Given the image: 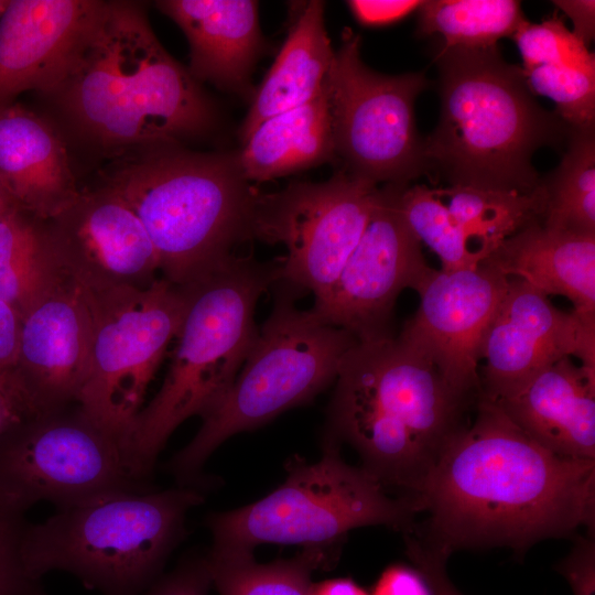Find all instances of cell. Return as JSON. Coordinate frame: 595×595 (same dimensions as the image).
<instances>
[{
    "instance_id": "obj_1",
    "label": "cell",
    "mask_w": 595,
    "mask_h": 595,
    "mask_svg": "<svg viewBox=\"0 0 595 595\" xmlns=\"http://www.w3.org/2000/svg\"><path fill=\"white\" fill-rule=\"evenodd\" d=\"M474 408L424 482L416 501L428 521L415 533L451 554L594 530L595 459L547 450L485 398Z\"/></svg>"
},
{
    "instance_id": "obj_2",
    "label": "cell",
    "mask_w": 595,
    "mask_h": 595,
    "mask_svg": "<svg viewBox=\"0 0 595 595\" xmlns=\"http://www.w3.org/2000/svg\"><path fill=\"white\" fill-rule=\"evenodd\" d=\"M45 97L60 130L110 160L205 137L218 121L214 101L134 1H107L71 72Z\"/></svg>"
},
{
    "instance_id": "obj_3",
    "label": "cell",
    "mask_w": 595,
    "mask_h": 595,
    "mask_svg": "<svg viewBox=\"0 0 595 595\" xmlns=\"http://www.w3.org/2000/svg\"><path fill=\"white\" fill-rule=\"evenodd\" d=\"M472 404L398 337L358 342L336 378L328 435L348 442L386 488L416 501Z\"/></svg>"
},
{
    "instance_id": "obj_4",
    "label": "cell",
    "mask_w": 595,
    "mask_h": 595,
    "mask_svg": "<svg viewBox=\"0 0 595 595\" xmlns=\"http://www.w3.org/2000/svg\"><path fill=\"white\" fill-rule=\"evenodd\" d=\"M101 185L119 195L147 230L160 271L190 286L224 267L255 237L260 197L238 152L161 144L111 160Z\"/></svg>"
},
{
    "instance_id": "obj_5",
    "label": "cell",
    "mask_w": 595,
    "mask_h": 595,
    "mask_svg": "<svg viewBox=\"0 0 595 595\" xmlns=\"http://www.w3.org/2000/svg\"><path fill=\"white\" fill-rule=\"evenodd\" d=\"M435 61L441 116L424 139L429 172L450 185L539 191L542 177L532 156L569 137L571 127L534 100L521 67L507 63L497 45L440 46Z\"/></svg>"
},
{
    "instance_id": "obj_6",
    "label": "cell",
    "mask_w": 595,
    "mask_h": 595,
    "mask_svg": "<svg viewBox=\"0 0 595 595\" xmlns=\"http://www.w3.org/2000/svg\"><path fill=\"white\" fill-rule=\"evenodd\" d=\"M280 261L232 257L207 278L186 286L187 307L165 379L138 414L125 445L131 465L147 479L175 429L202 418L224 399L258 335L255 309L279 281Z\"/></svg>"
},
{
    "instance_id": "obj_7",
    "label": "cell",
    "mask_w": 595,
    "mask_h": 595,
    "mask_svg": "<svg viewBox=\"0 0 595 595\" xmlns=\"http://www.w3.org/2000/svg\"><path fill=\"white\" fill-rule=\"evenodd\" d=\"M202 494L181 485L126 493L57 511L26 524L23 560L36 578L74 575L99 595H142L160 576Z\"/></svg>"
},
{
    "instance_id": "obj_8",
    "label": "cell",
    "mask_w": 595,
    "mask_h": 595,
    "mask_svg": "<svg viewBox=\"0 0 595 595\" xmlns=\"http://www.w3.org/2000/svg\"><path fill=\"white\" fill-rule=\"evenodd\" d=\"M273 286V309L234 383L171 461L170 468L181 482L196 477L210 454L234 434L311 401L336 380L346 354L358 343L311 309H299L298 289L283 281Z\"/></svg>"
},
{
    "instance_id": "obj_9",
    "label": "cell",
    "mask_w": 595,
    "mask_h": 595,
    "mask_svg": "<svg viewBox=\"0 0 595 595\" xmlns=\"http://www.w3.org/2000/svg\"><path fill=\"white\" fill-rule=\"evenodd\" d=\"M419 511L393 497L367 469L347 464L328 435L315 463L295 459L285 480L262 499L208 520L214 550L248 551L262 543L295 544L328 553L348 531L387 526L408 531Z\"/></svg>"
},
{
    "instance_id": "obj_10",
    "label": "cell",
    "mask_w": 595,
    "mask_h": 595,
    "mask_svg": "<svg viewBox=\"0 0 595 595\" xmlns=\"http://www.w3.org/2000/svg\"><path fill=\"white\" fill-rule=\"evenodd\" d=\"M80 288L90 312V342L75 403L125 443L181 327L188 290L164 278L144 286Z\"/></svg>"
},
{
    "instance_id": "obj_11",
    "label": "cell",
    "mask_w": 595,
    "mask_h": 595,
    "mask_svg": "<svg viewBox=\"0 0 595 595\" xmlns=\"http://www.w3.org/2000/svg\"><path fill=\"white\" fill-rule=\"evenodd\" d=\"M144 484L123 441L77 404L39 414L0 437V508L11 512L24 515L41 501L63 509L142 493Z\"/></svg>"
},
{
    "instance_id": "obj_12",
    "label": "cell",
    "mask_w": 595,
    "mask_h": 595,
    "mask_svg": "<svg viewBox=\"0 0 595 595\" xmlns=\"http://www.w3.org/2000/svg\"><path fill=\"white\" fill-rule=\"evenodd\" d=\"M360 36L345 29L325 80L335 156L346 173L378 185L409 184L429 172L414 101L429 86L424 73L398 76L370 69Z\"/></svg>"
},
{
    "instance_id": "obj_13",
    "label": "cell",
    "mask_w": 595,
    "mask_h": 595,
    "mask_svg": "<svg viewBox=\"0 0 595 595\" xmlns=\"http://www.w3.org/2000/svg\"><path fill=\"white\" fill-rule=\"evenodd\" d=\"M378 185L345 171L260 197L255 237L286 249L279 281L324 296L357 246Z\"/></svg>"
},
{
    "instance_id": "obj_14",
    "label": "cell",
    "mask_w": 595,
    "mask_h": 595,
    "mask_svg": "<svg viewBox=\"0 0 595 595\" xmlns=\"http://www.w3.org/2000/svg\"><path fill=\"white\" fill-rule=\"evenodd\" d=\"M400 185L378 188L357 246L334 284L311 309L359 343L394 337L392 320L399 294L407 288L418 291L435 271L403 218Z\"/></svg>"
},
{
    "instance_id": "obj_15",
    "label": "cell",
    "mask_w": 595,
    "mask_h": 595,
    "mask_svg": "<svg viewBox=\"0 0 595 595\" xmlns=\"http://www.w3.org/2000/svg\"><path fill=\"white\" fill-rule=\"evenodd\" d=\"M509 279L494 268L435 270L416 291L420 304L404 324L400 340L431 361L459 396L482 394V346L507 291Z\"/></svg>"
},
{
    "instance_id": "obj_16",
    "label": "cell",
    "mask_w": 595,
    "mask_h": 595,
    "mask_svg": "<svg viewBox=\"0 0 595 595\" xmlns=\"http://www.w3.org/2000/svg\"><path fill=\"white\" fill-rule=\"evenodd\" d=\"M564 357L595 372V314L556 309L519 279L507 291L482 346V398L497 401Z\"/></svg>"
},
{
    "instance_id": "obj_17",
    "label": "cell",
    "mask_w": 595,
    "mask_h": 595,
    "mask_svg": "<svg viewBox=\"0 0 595 595\" xmlns=\"http://www.w3.org/2000/svg\"><path fill=\"white\" fill-rule=\"evenodd\" d=\"M66 273L80 286H144L160 270L156 250L142 223L113 191H80L47 220Z\"/></svg>"
},
{
    "instance_id": "obj_18",
    "label": "cell",
    "mask_w": 595,
    "mask_h": 595,
    "mask_svg": "<svg viewBox=\"0 0 595 595\" xmlns=\"http://www.w3.org/2000/svg\"><path fill=\"white\" fill-rule=\"evenodd\" d=\"M100 0H12L0 17V108L50 94L68 75L106 9Z\"/></svg>"
},
{
    "instance_id": "obj_19",
    "label": "cell",
    "mask_w": 595,
    "mask_h": 595,
    "mask_svg": "<svg viewBox=\"0 0 595 595\" xmlns=\"http://www.w3.org/2000/svg\"><path fill=\"white\" fill-rule=\"evenodd\" d=\"M90 312L71 277L22 317L14 371L42 412L75 403L88 359Z\"/></svg>"
},
{
    "instance_id": "obj_20",
    "label": "cell",
    "mask_w": 595,
    "mask_h": 595,
    "mask_svg": "<svg viewBox=\"0 0 595 595\" xmlns=\"http://www.w3.org/2000/svg\"><path fill=\"white\" fill-rule=\"evenodd\" d=\"M190 44L191 75L198 82L252 97L250 76L264 50L258 2L252 0H161Z\"/></svg>"
},
{
    "instance_id": "obj_21",
    "label": "cell",
    "mask_w": 595,
    "mask_h": 595,
    "mask_svg": "<svg viewBox=\"0 0 595 595\" xmlns=\"http://www.w3.org/2000/svg\"><path fill=\"white\" fill-rule=\"evenodd\" d=\"M0 183L21 210L44 221L80 192L62 131L18 104L0 108Z\"/></svg>"
},
{
    "instance_id": "obj_22",
    "label": "cell",
    "mask_w": 595,
    "mask_h": 595,
    "mask_svg": "<svg viewBox=\"0 0 595 595\" xmlns=\"http://www.w3.org/2000/svg\"><path fill=\"white\" fill-rule=\"evenodd\" d=\"M530 439L567 457L595 459V372L564 357L493 401Z\"/></svg>"
},
{
    "instance_id": "obj_23",
    "label": "cell",
    "mask_w": 595,
    "mask_h": 595,
    "mask_svg": "<svg viewBox=\"0 0 595 595\" xmlns=\"http://www.w3.org/2000/svg\"><path fill=\"white\" fill-rule=\"evenodd\" d=\"M482 262L545 295L569 299L575 312L595 314V235L554 230L536 221Z\"/></svg>"
},
{
    "instance_id": "obj_24",
    "label": "cell",
    "mask_w": 595,
    "mask_h": 595,
    "mask_svg": "<svg viewBox=\"0 0 595 595\" xmlns=\"http://www.w3.org/2000/svg\"><path fill=\"white\" fill-rule=\"evenodd\" d=\"M530 93L551 99L571 128L595 126V57L555 12L526 21L512 35Z\"/></svg>"
},
{
    "instance_id": "obj_25",
    "label": "cell",
    "mask_w": 595,
    "mask_h": 595,
    "mask_svg": "<svg viewBox=\"0 0 595 595\" xmlns=\"http://www.w3.org/2000/svg\"><path fill=\"white\" fill-rule=\"evenodd\" d=\"M325 3L295 2L284 42L264 78L253 90L239 128L244 142L264 120L315 98L324 89L335 51L325 28Z\"/></svg>"
},
{
    "instance_id": "obj_26",
    "label": "cell",
    "mask_w": 595,
    "mask_h": 595,
    "mask_svg": "<svg viewBox=\"0 0 595 595\" xmlns=\"http://www.w3.org/2000/svg\"><path fill=\"white\" fill-rule=\"evenodd\" d=\"M237 152L249 182H264L335 161L325 87L312 100L261 122Z\"/></svg>"
},
{
    "instance_id": "obj_27",
    "label": "cell",
    "mask_w": 595,
    "mask_h": 595,
    "mask_svg": "<svg viewBox=\"0 0 595 595\" xmlns=\"http://www.w3.org/2000/svg\"><path fill=\"white\" fill-rule=\"evenodd\" d=\"M67 277L46 221L21 209L0 217V298L21 317Z\"/></svg>"
},
{
    "instance_id": "obj_28",
    "label": "cell",
    "mask_w": 595,
    "mask_h": 595,
    "mask_svg": "<svg viewBox=\"0 0 595 595\" xmlns=\"http://www.w3.org/2000/svg\"><path fill=\"white\" fill-rule=\"evenodd\" d=\"M436 191L480 261L543 215L542 187L530 194L464 185Z\"/></svg>"
},
{
    "instance_id": "obj_29",
    "label": "cell",
    "mask_w": 595,
    "mask_h": 595,
    "mask_svg": "<svg viewBox=\"0 0 595 595\" xmlns=\"http://www.w3.org/2000/svg\"><path fill=\"white\" fill-rule=\"evenodd\" d=\"M544 227L595 235L594 126L570 128L566 151L555 170L541 180Z\"/></svg>"
},
{
    "instance_id": "obj_30",
    "label": "cell",
    "mask_w": 595,
    "mask_h": 595,
    "mask_svg": "<svg viewBox=\"0 0 595 595\" xmlns=\"http://www.w3.org/2000/svg\"><path fill=\"white\" fill-rule=\"evenodd\" d=\"M206 562L219 595H311L312 571L333 560L323 551L303 549L293 559L263 564L252 552L212 549Z\"/></svg>"
},
{
    "instance_id": "obj_31",
    "label": "cell",
    "mask_w": 595,
    "mask_h": 595,
    "mask_svg": "<svg viewBox=\"0 0 595 595\" xmlns=\"http://www.w3.org/2000/svg\"><path fill=\"white\" fill-rule=\"evenodd\" d=\"M418 10V33L440 34L443 47H493L527 21L516 0H430Z\"/></svg>"
},
{
    "instance_id": "obj_32",
    "label": "cell",
    "mask_w": 595,
    "mask_h": 595,
    "mask_svg": "<svg viewBox=\"0 0 595 595\" xmlns=\"http://www.w3.org/2000/svg\"><path fill=\"white\" fill-rule=\"evenodd\" d=\"M399 206L412 234L441 260V271L469 269L482 262L452 219L436 188L424 184H402Z\"/></svg>"
},
{
    "instance_id": "obj_33",
    "label": "cell",
    "mask_w": 595,
    "mask_h": 595,
    "mask_svg": "<svg viewBox=\"0 0 595 595\" xmlns=\"http://www.w3.org/2000/svg\"><path fill=\"white\" fill-rule=\"evenodd\" d=\"M24 515L0 508V595H46L23 560Z\"/></svg>"
},
{
    "instance_id": "obj_34",
    "label": "cell",
    "mask_w": 595,
    "mask_h": 595,
    "mask_svg": "<svg viewBox=\"0 0 595 595\" xmlns=\"http://www.w3.org/2000/svg\"><path fill=\"white\" fill-rule=\"evenodd\" d=\"M405 542L408 556L426 578L433 595H463L446 574L448 552L426 542L412 531L407 532Z\"/></svg>"
},
{
    "instance_id": "obj_35",
    "label": "cell",
    "mask_w": 595,
    "mask_h": 595,
    "mask_svg": "<svg viewBox=\"0 0 595 595\" xmlns=\"http://www.w3.org/2000/svg\"><path fill=\"white\" fill-rule=\"evenodd\" d=\"M42 412L14 369L0 372V437Z\"/></svg>"
},
{
    "instance_id": "obj_36",
    "label": "cell",
    "mask_w": 595,
    "mask_h": 595,
    "mask_svg": "<svg viewBox=\"0 0 595 595\" xmlns=\"http://www.w3.org/2000/svg\"><path fill=\"white\" fill-rule=\"evenodd\" d=\"M210 585L206 558L192 559L159 577L142 595H208Z\"/></svg>"
},
{
    "instance_id": "obj_37",
    "label": "cell",
    "mask_w": 595,
    "mask_h": 595,
    "mask_svg": "<svg viewBox=\"0 0 595 595\" xmlns=\"http://www.w3.org/2000/svg\"><path fill=\"white\" fill-rule=\"evenodd\" d=\"M556 570L567 580L574 595H595L594 538L578 539Z\"/></svg>"
},
{
    "instance_id": "obj_38",
    "label": "cell",
    "mask_w": 595,
    "mask_h": 595,
    "mask_svg": "<svg viewBox=\"0 0 595 595\" xmlns=\"http://www.w3.org/2000/svg\"><path fill=\"white\" fill-rule=\"evenodd\" d=\"M423 1L415 0H351L347 1L354 17L365 25H386L397 22L414 10Z\"/></svg>"
},
{
    "instance_id": "obj_39",
    "label": "cell",
    "mask_w": 595,
    "mask_h": 595,
    "mask_svg": "<svg viewBox=\"0 0 595 595\" xmlns=\"http://www.w3.org/2000/svg\"><path fill=\"white\" fill-rule=\"evenodd\" d=\"M371 595H433L424 575L414 566L392 564L378 577Z\"/></svg>"
},
{
    "instance_id": "obj_40",
    "label": "cell",
    "mask_w": 595,
    "mask_h": 595,
    "mask_svg": "<svg viewBox=\"0 0 595 595\" xmlns=\"http://www.w3.org/2000/svg\"><path fill=\"white\" fill-rule=\"evenodd\" d=\"M21 324L18 311L0 298V372L17 365Z\"/></svg>"
},
{
    "instance_id": "obj_41",
    "label": "cell",
    "mask_w": 595,
    "mask_h": 595,
    "mask_svg": "<svg viewBox=\"0 0 595 595\" xmlns=\"http://www.w3.org/2000/svg\"><path fill=\"white\" fill-rule=\"evenodd\" d=\"M553 3L573 21V34L587 46L595 34V1L556 0Z\"/></svg>"
},
{
    "instance_id": "obj_42",
    "label": "cell",
    "mask_w": 595,
    "mask_h": 595,
    "mask_svg": "<svg viewBox=\"0 0 595 595\" xmlns=\"http://www.w3.org/2000/svg\"><path fill=\"white\" fill-rule=\"evenodd\" d=\"M311 595H371L350 578H329L313 583Z\"/></svg>"
},
{
    "instance_id": "obj_43",
    "label": "cell",
    "mask_w": 595,
    "mask_h": 595,
    "mask_svg": "<svg viewBox=\"0 0 595 595\" xmlns=\"http://www.w3.org/2000/svg\"><path fill=\"white\" fill-rule=\"evenodd\" d=\"M14 209H20L10 196L4 186L0 183V217L11 213Z\"/></svg>"
},
{
    "instance_id": "obj_44",
    "label": "cell",
    "mask_w": 595,
    "mask_h": 595,
    "mask_svg": "<svg viewBox=\"0 0 595 595\" xmlns=\"http://www.w3.org/2000/svg\"><path fill=\"white\" fill-rule=\"evenodd\" d=\"M9 1L7 0H0V17L2 15V13L4 12L7 6H8Z\"/></svg>"
}]
</instances>
